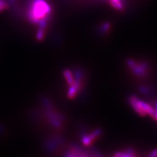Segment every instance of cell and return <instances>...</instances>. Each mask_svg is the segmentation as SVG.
Here are the masks:
<instances>
[{
  "label": "cell",
  "instance_id": "3957f363",
  "mask_svg": "<svg viewBox=\"0 0 157 157\" xmlns=\"http://www.w3.org/2000/svg\"><path fill=\"white\" fill-rule=\"evenodd\" d=\"M101 131L100 129H97L94 132H92L90 134L84 135L82 136V144L86 146L90 145L93 141H95L97 137H98L101 135Z\"/></svg>",
  "mask_w": 157,
  "mask_h": 157
},
{
  "label": "cell",
  "instance_id": "30bf717a",
  "mask_svg": "<svg viewBox=\"0 0 157 157\" xmlns=\"http://www.w3.org/2000/svg\"><path fill=\"white\" fill-rule=\"evenodd\" d=\"M150 156H157V149H155L149 155Z\"/></svg>",
  "mask_w": 157,
  "mask_h": 157
},
{
  "label": "cell",
  "instance_id": "ba28073f",
  "mask_svg": "<svg viewBox=\"0 0 157 157\" xmlns=\"http://www.w3.org/2000/svg\"><path fill=\"white\" fill-rule=\"evenodd\" d=\"M0 7H2L4 9H7L9 7V5L7 2H4L3 0H0Z\"/></svg>",
  "mask_w": 157,
  "mask_h": 157
},
{
  "label": "cell",
  "instance_id": "52a82bcc",
  "mask_svg": "<svg viewBox=\"0 0 157 157\" xmlns=\"http://www.w3.org/2000/svg\"><path fill=\"white\" fill-rule=\"evenodd\" d=\"M109 28H110L109 24L105 23V24H104V25L101 26V32L103 33H105V32H107V31L109 30Z\"/></svg>",
  "mask_w": 157,
  "mask_h": 157
},
{
  "label": "cell",
  "instance_id": "8992f818",
  "mask_svg": "<svg viewBox=\"0 0 157 157\" xmlns=\"http://www.w3.org/2000/svg\"><path fill=\"white\" fill-rule=\"evenodd\" d=\"M63 76H64L66 81L70 86H71L74 82V78H73V75L71 71L68 70H65L64 72H63Z\"/></svg>",
  "mask_w": 157,
  "mask_h": 157
},
{
  "label": "cell",
  "instance_id": "277c9868",
  "mask_svg": "<svg viewBox=\"0 0 157 157\" xmlns=\"http://www.w3.org/2000/svg\"><path fill=\"white\" fill-rule=\"evenodd\" d=\"M136 155L135 151L132 149H126L122 151L117 152L115 154V156H135Z\"/></svg>",
  "mask_w": 157,
  "mask_h": 157
},
{
  "label": "cell",
  "instance_id": "6da1fadb",
  "mask_svg": "<svg viewBox=\"0 0 157 157\" xmlns=\"http://www.w3.org/2000/svg\"><path fill=\"white\" fill-rule=\"evenodd\" d=\"M52 7L47 0H32L27 11L28 19L33 24H38L43 20L49 21Z\"/></svg>",
  "mask_w": 157,
  "mask_h": 157
},
{
  "label": "cell",
  "instance_id": "5b68a950",
  "mask_svg": "<svg viewBox=\"0 0 157 157\" xmlns=\"http://www.w3.org/2000/svg\"><path fill=\"white\" fill-rule=\"evenodd\" d=\"M111 6L115 9L121 11L123 9V4L122 3L121 0H108Z\"/></svg>",
  "mask_w": 157,
  "mask_h": 157
},
{
  "label": "cell",
  "instance_id": "9c48e42d",
  "mask_svg": "<svg viewBox=\"0 0 157 157\" xmlns=\"http://www.w3.org/2000/svg\"><path fill=\"white\" fill-rule=\"evenodd\" d=\"M154 109H155V115H154V116L153 117V119L154 120H155L156 121H157V101L155 103Z\"/></svg>",
  "mask_w": 157,
  "mask_h": 157
},
{
  "label": "cell",
  "instance_id": "8fae6325",
  "mask_svg": "<svg viewBox=\"0 0 157 157\" xmlns=\"http://www.w3.org/2000/svg\"><path fill=\"white\" fill-rule=\"evenodd\" d=\"M3 10H4V9L3 8H2V7H0V12H2Z\"/></svg>",
  "mask_w": 157,
  "mask_h": 157
},
{
  "label": "cell",
  "instance_id": "7a4b0ae2",
  "mask_svg": "<svg viewBox=\"0 0 157 157\" xmlns=\"http://www.w3.org/2000/svg\"><path fill=\"white\" fill-rule=\"evenodd\" d=\"M126 65L132 74L137 78H145L148 77L150 73L149 64L145 60L128 59Z\"/></svg>",
  "mask_w": 157,
  "mask_h": 157
}]
</instances>
